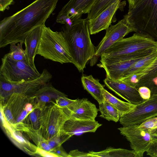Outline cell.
<instances>
[{
	"label": "cell",
	"mask_w": 157,
	"mask_h": 157,
	"mask_svg": "<svg viewBox=\"0 0 157 157\" xmlns=\"http://www.w3.org/2000/svg\"><path fill=\"white\" fill-rule=\"evenodd\" d=\"M59 0H35L0 23V48L11 43H24L34 29L44 25L56 8Z\"/></svg>",
	"instance_id": "6da1fadb"
},
{
	"label": "cell",
	"mask_w": 157,
	"mask_h": 157,
	"mask_svg": "<svg viewBox=\"0 0 157 157\" xmlns=\"http://www.w3.org/2000/svg\"><path fill=\"white\" fill-rule=\"evenodd\" d=\"M68 44L73 60V64L80 72H82L88 62L94 56L95 48L92 43L88 20L81 18L67 24L61 31Z\"/></svg>",
	"instance_id": "7a4b0ae2"
},
{
	"label": "cell",
	"mask_w": 157,
	"mask_h": 157,
	"mask_svg": "<svg viewBox=\"0 0 157 157\" xmlns=\"http://www.w3.org/2000/svg\"><path fill=\"white\" fill-rule=\"evenodd\" d=\"M157 48V41L135 33L113 44L104 52L101 59L118 60L144 57Z\"/></svg>",
	"instance_id": "3957f363"
},
{
	"label": "cell",
	"mask_w": 157,
	"mask_h": 157,
	"mask_svg": "<svg viewBox=\"0 0 157 157\" xmlns=\"http://www.w3.org/2000/svg\"><path fill=\"white\" fill-rule=\"evenodd\" d=\"M125 16L135 33L157 41V0H139Z\"/></svg>",
	"instance_id": "277c9868"
},
{
	"label": "cell",
	"mask_w": 157,
	"mask_h": 157,
	"mask_svg": "<svg viewBox=\"0 0 157 157\" xmlns=\"http://www.w3.org/2000/svg\"><path fill=\"white\" fill-rule=\"evenodd\" d=\"M37 55L52 61L73 63L69 48L62 31H54L45 25L38 47Z\"/></svg>",
	"instance_id": "5b68a950"
},
{
	"label": "cell",
	"mask_w": 157,
	"mask_h": 157,
	"mask_svg": "<svg viewBox=\"0 0 157 157\" xmlns=\"http://www.w3.org/2000/svg\"><path fill=\"white\" fill-rule=\"evenodd\" d=\"M69 118L67 108L54 104L46 106L41 110L40 134L47 141L62 136L66 133L63 129L65 123Z\"/></svg>",
	"instance_id": "8992f818"
},
{
	"label": "cell",
	"mask_w": 157,
	"mask_h": 157,
	"mask_svg": "<svg viewBox=\"0 0 157 157\" xmlns=\"http://www.w3.org/2000/svg\"><path fill=\"white\" fill-rule=\"evenodd\" d=\"M0 78L13 82L34 80L40 75L38 71L30 67L25 60L17 61L11 59L8 53L1 59Z\"/></svg>",
	"instance_id": "52a82bcc"
},
{
	"label": "cell",
	"mask_w": 157,
	"mask_h": 157,
	"mask_svg": "<svg viewBox=\"0 0 157 157\" xmlns=\"http://www.w3.org/2000/svg\"><path fill=\"white\" fill-rule=\"evenodd\" d=\"M52 78V74L44 69L38 78L30 81L13 82L0 78L1 99H6L13 93L31 96L49 82Z\"/></svg>",
	"instance_id": "ba28073f"
},
{
	"label": "cell",
	"mask_w": 157,
	"mask_h": 157,
	"mask_svg": "<svg viewBox=\"0 0 157 157\" xmlns=\"http://www.w3.org/2000/svg\"><path fill=\"white\" fill-rule=\"evenodd\" d=\"M157 116V94H153L149 99L136 105L132 110L121 116L119 121L123 126L139 125Z\"/></svg>",
	"instance_id": "9c48e42d"
},
{
	"label": "cell",
	"mask_w": 157,
	"mask_h": 157,
	"mask_svg": "<svg viewBox=\"0 0 157 157\" xmlns=\"http://www.w3.org/2000/svg\"><path fill=\"white\" fill-rule=\"evenodd\" d=\"M118 129L129 142L131 148L139 157L143 156L153 141L150 131L148 129L140 128L138 125L123 126Z\"/></svg>",
	"instance_id": "30bf717a"
},
{
	"label": "cell",
	"mask_w": 157,
	"mask_h": 157,
	"mask_svg": "<svg viewBox=\"0 0 157 157\" xmlns=\"http://www.w3.org/2000/svg\"><path fill=\"white\" fill-rule=\"evenodd\" d=\"M105 34L98 45L95 47L94 57H101L110 46L124 38L129 33L136 30L125 15L115 25H111L106 30Z\"/></svg>",
	"instance_id": "8fae6325"
},
{
	"label": "cell",
	"mask_w": 157,
	"mask_h": 157,
	"mask_svg": "<svg viewBox=\"0 0 157 157\" xmlns=\"http://www.w3.org/2000/svg\"><path fill=\"white\" fill-rule=\"evenodd\" d=\"M97 0H70L59 13L56 21L71 26L74 21L88 13Z\"/></svg>",
	"instance_id": "7c38bea8"
},
{
	"label": "cell",
	"mask_w": 157,
	"mask_h": 157,
	"mask_svg": "<svg viewBox=\"0 0 157 157\" xmlns=\"http://www.w3.org/2000/svg\"><path fill=\"white\" fill-rule=\"evenodd\" d=\"M117 0L106 8L95 17L88 20L90 34L97 33L106 30L113 22L116 21L115 14L118 9L125 5V2L121 3Z\"/></svg>",
	"instance_id": "4fadbf2b"
},
{
	"label": "cell",
	"mask_w": 157,
	"mask_h": 157,
	"mask_svg": "<svg viewBox=\"0 0 157 157\" xmlns=\"http://www.w3.org/2000/svg\"><path fill=\"white\" fill-rule=\"evenodd\" d=\"M144 57L119 60L101 59L100 63L98 66L105 70L107 78L112 80L118 81L126 75L133 64Z\"/></svg>",
	"instance_id": "5bb4252c"
},
{
	"label": "cell",
	"mask_w": 157,
	"mask_h": 157,
	"mask_svg": "<svg viewBox=\"0 0 157 157\" xmlns=\"http://www.w3.org/2000/svg\"><path fill=\"white\" fill-rule=\"evenodd\" d=\"M67 108L70 112V118L95 121L99 109L87 99H76Z\"/></svg>",
	"instance_id": "9a60e30c"
},
{
	"label": "cell",
	"mask_w": 157,
	"mask_h": 157,
	"mask_svg": "<svg viewBox=\"0 0 157 157\" xmlns=\"http://www.w3.org/2000/svg\"><path fill=\"white\" fill-rule=\"evenodd\" d=\"M104 82L108 88L130 103L136 105L145 100L141 97L136 87L118 81L111 80L107 77Z\"/></svg>",
	"instance_id": "2e32d148"
},
{
	"label": "cell",
	"mask_w": 157,
	"mask_h": 157,
	"mask_svg": "<svg viewBox=\"0 0 157 157\" xmlns=\"http://www.w3.org/2000/svg\"><path fill=\"white\" fill-rule=\"evenodd\" d=\"M67 96L63 93L54 88L51 84L48 83L37 90L30 97L33 102V108L42 109L47 104L55 102L58 98Z\"/></svg>",
	"instance_id": "e0dca14e"
},
{
	"label": "cell",
	"mask_w": 157,
	"mask_h": 157,
	"mask_svg": "<svg viewBox=\"0 0 157 157\" xmlns=\"http://www.w3.org/2000/svg\"><path fill=\"white\" fill-rule=\"evenodd\" d=\"M44 25L39 26L33 30L26 37L24 42L26 62L30 67L36 71L37 70L35 64V58L37 55Z\"/></svg>",
	"instance_id": "ac0fdd59"
},
{
	"label": "cell",
	"mask_w": 157,
	"mask_h": 157,
	"mask_svg": "<svg viewBox=\"0 0 157 157\" xmlns=\"http://www.w3.org/2000/svg\"><path fill=\"white\" fill-rule=\"evenodd\" d=\"M102 124L95 121L76 120L69 118L64 124V132L71 136L79 133L95 132Z\"/></svg>",
	"instance_id": "d6986e66"
},
{
	"label": "cell",
	"mask_w": 157,
	"mask_h": 157,
	"mask_svg": "<svg viewBox=\"0 0 157 157\" xmlns=\"http://www.w3.org/2000/svg\"><path fill=\"white\" fill-rule=\"evenodd\" d=\"M81 80L84 89L88 92L98 103L105 100L102 92L104 86L100 83L99 79L94 78L92 75H83Z\"/></svg>",
	"instance_id": "ffe728a7"
},
{
	"label": "cell",
	"mask_w": 157,
	"mask_h": 157,
	"mask_svg": "<svg viewBox=\"0 0 157 157\" xmlns=\"http://www.w3.org/2000/svg\"><path fill=\"white\" fill-rule=\"evenodd\" d=\"M88 152L90 157H139L138 155L133 150L115 148L111 147L100 151H89Z\"/></svg>",
	"instance_id": "44dd1931"
},
{
	"label": "cell",
	"mask_w": 157,
	"mask_h": 157,
	"mask_svg": "<svg viewBox=\"0 0 157 157\" xmlns=\"http://www.w3.org/2000/svg\"><path fill=\"white\" fill-rule=\"evenodd\" d=\"M104 100L107 101L114 107L120 113L121 116L132 110L136 105L122 101L116 97L105 90H102Z\"/></svg>",
	"instance_id": "7402d4cb"
},
{
	"label": "cell",
	"mask_w": 157,
	"mask_h": 157,
	"mask_svg": "<svg viewBox=\"0 0 157 157\" xmlns=\"http://www.w3.org/2000/svg\"><path fill=\"white\" fill-rule=\"evenodd\" d=\"M99 111L100 117L108 121L118 122L121 116L118 110L109 103L105 100L99 103Z\"/></svg>",
	"instance_id": "603a6c76"
},
{
	"label": "cell",
	"mask_w": 157,
	"mask_h": 157,
	"mask_svg": "<svg viewBox=\"0 0 157 157\" xmlns=\"http://www.w3.org/2000/svg\"><path fill=\"white\" fill-rule=\"evenodd\" d=\"M157 58V48L149 55L136 62L131 66L125 75L142 71L154 62Z\"/></svg>",
	"instance_id": "cb8c5ba5"
},
{
	"label": "cell",
	"mask_w": 157,
	"mask_h": 157,
	"mask_svg": "<svg viewBox=\"0 0 157 157\" xmlns=\"http://www.w3.org/2000/svg\"><path fill=\"white\" fill-rule=\"evenodd\" d=\"M142 71L145 74L140 80L136 87L137 89L140 86H144L153 78L157 77V58Z\"/></svg>",
	"instance_id": "d4e9b609"
},
{
	"label": "cell",
	"mask_w": 157,
	"mask_h": 157,
	"mask_svg": "<svg viewBox=\"0 0 157 157\" xmlns=\"http://www.w3.org/2000/svg\"><path fill=\"white\" fill-rule=\"evenodd\" d=\"M117 0H97L87 13V18L89 20L95 17L106 8Z\"/></svg>",
	"instance_id": "484cf974"
},
{
	"label": "cell",
	"mask_w": 157,
	"mask_h": 157,
	"mask_svg": "<svg viewBox=\"0 0 157 157\" xmlns=\"http://www.w3.org/2000/svg\"><path fill=\"white\" fill-rule=\"evenodd\" d=\"M23 42L10 44V50L8 53L10 57L14 60L17 61L25 60L26 61V55L25 50L22 47Z\"/></svg>",
	"instance_id": "4316f807"
},
{
	"label": "cell",
	"mask_w": 157,
	"mask_h": 157,
	"mask_svg": "<svg viewBox=\"0 0 157 157\" xmlns=\"http://www.w3.org/2000/svg\"><path fill=\"white\" fill-rule=\"evenodd\" d=\"M33 109V111L28 114L25 119L27 120L26 121L27 122H29V126L33 129L39 132L41 109L39 108Z\"/></svg>",
	"instance_id": "83f0119b"
},
{
	"label": "cell",
	"mask_w": 157,
	"mask_h": 157,
	"mask_svg": "<svg viewBox=\"0 0 157 157\" xmlns=\"http://www.w3.org/2000/svg\"><path fill=\"white\" fill-rule=\"evenodd\" d=\"M145 74L143 71L130 74L123 76L118 81L136 88L140 80Z\"/></svg>",
	"instance_id": "f1b7e54d"
},
{
	"label": "cell",
	"mask_w": 157,
	"mask_h": 157,
	"mask_svg": "<svg viewBox=\"0 0 157 157\" xmlns=\"http://www.w3.org/2000/svg\"><path fill=\"white\" fill-rule=\"evenodd\" d=\"M75 101V100L68 98L67 96H62L57 98L55 102H52V104H55L61 108L67 107Z\"/></svg>",
	"instance_id": "f546056e"
},
{
	"label": "cell",
	"mask_w": 157,
	"mask_h": 157,
	"mask_svg": "<svg viewBox=\"0 0 157 157\" xmlns=\"http://www.w3.org/2000/svg\"><path fill=\"white\" fill-rule=\"evenodd\" d=\"M140 128L151 130L157 128V116L150 119L138 125Z\"/></svg>",
	"instance_id": "4dcf8cb0"
},
{
	"label": "cell",
	"mask_w": 157,
	"mask_h": 157,
	"mask_svg": "<svg viewBox=\"0 0 157 157\" xmlns=\"http://www.w3.org/2000/svg\"><path fill=\"white\" fill-rule=\"evenodd\" d=\"M37 154L40 156L46 157H59V156L52 151H49L37 147L34 154Z\"/></svg>",
	"instance_id": "1f68e13d"
},
{
	"label": "cell",
	"mask_w": 157,
	"mask_h": 157,
	"mask_svg": "<svg viewBox=\"0 0 157 157\" xmlns=\"http://www.w3.org/2000/svg\"><path fill=\"white\" fill-rule=\"evenodd\" d=\"M141 97L145 100L149 99L151 96V91L150 89L145 86H141L138 89Z\"/></svg>",
	"instance_id": "d6a6232c"
},
{
	"label": "cell",
	"mask_w": 157,
	"mask_h": 157,
	"mask_svg": "<svg viewBox=\"0 0 157 157\" xmlns=\"http://www.w3.org/2000/svg\"><path fill=\"white\" fill-rule=\"evenodd\" d=\"M148 88L151 91V95L157 94V77L153 78L144 86Z\"/></svg>",
	"instance_id": "836d02e7"
},
{
	"label": "cell",
	"mask_w": 157,
	"mask_h": 157,
	"mask_svg": "<svg viewBox=\"0 0 157 157\" xmlns=\"http://www.w3.org/2000/svg\"><path fill=\"white\" fill-rule=\"evenodd\" d=\"M146 152L151 157H157V142L153 140Z\"/></svg>",
	"instance_id": "e575fe53"
},
{
	"label": "cell",
	"mask_w": 157,
	"mask_h": 157,
	"mask_svg": "<svg viewBox=\"0 0 157 157\" xmlns=\"http://www.w3.org/2000/svg\"><path fill=\"white\" fill-rule=\"evenodd\" d=\"M69 157H90L89 152H86L75 149L71 151L68 153Z\"/></svg>",
	"instance_id": "d590c367"
},
{
	"label": "cell",
	"mask_w": 157,
	"mask_h": 157,
	"mask_svg": "<svg viewBox=\"0 0 157 157\" xmlns=\"http://www.w3.org/2000/svg\"><path fill=\"white\" fill-rule=\"evenodd\" d=\"M52 152L58 155L59 157H69L68 154L62 148L61 146L54 149Z\"/></svg>",
	"instance_id": "8d00e7d4"
},
{
	"label": "cell",
	"mask_w": 157,
	"mask_h": 157,
	"mask_svg": "<svg viewBox=\"0 0 157 157\" xmlns=\"http://www.w3.org/2000/svg\"><path fill=\"white\" fill-rule=\"evenodd\" d=\"M13 0H0V11L3 12L12 4Z\"/></svg>",
	"instance_id": "74e56055"
},
{
	"label": "cell",
	"mask_w": 157,
	"mask_h": 157,
	"mask_svg": "<svg viewBox=\"0 0 157 157\" xmlns=\"http://www.w3.org/2000/svg\"><path fill=\"white\" fill-rule=\"evenodd\" d=\"M139 0H128L129 4V8L133 7Z\"/></svg>",
	"instance_id": "f35d334b"
},
{
	"label": "cell",
	"mask_w": 157,
	"mask_h": 157,
	"mask_svg": "<svg viewBox=\"0 0 157 157\" xmlns=\"http://www.w3.org/2000/svg\"><path fill=\"white\" fill-rule=\"evenodd\" d=\"M151 134L153 140L157 142V135L153 133H151Z\"/></svg>",
	"instance_id": "ab89813d"
},
{
	"label": "cell",
	"mask_w": 157,
	"mask_h": 157,
	"mask_svg": "<svg viewBox=\"0 0 157 157\" xmlns=\"http://www.w3.org/2000/svg\"><path fill=\"white\" fill-rule=\"evenodd\" d=\"M150 131L151 133H154L157 135V128Z\"/></svg>",
	"instance_id": "60d3db41"
}]
</instances>
